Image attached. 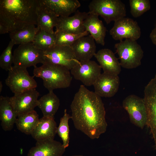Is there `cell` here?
Returning a JSON list of instances; mask_svg holds the SVG:
<instances>
[{
  "label": "cell",
  "mask_w": 156,
  "mask_h": 156,
  "mask_svg": "<svg viewBox=\"0 0 156 156\" xmlns=\"http://www.w3.org/2000/svg\"><path fill=\"white\" fill-rule=\"evenodd\" d=\"M71 116L76 129L91 139H98L107 126L101 97L81 85L70 105Z\"/></svg>",
  "instance_id": "1"
},
{
  "label": "cell",
  "mask_w": 156,
  "mask_h": 156,
  "mask_svg": "<svg viewBox=\"0 0 156 156\" xmlns=\"http://www.w3.org/2000/svg\"><path fill=\"white\" fill-rule=\"evenodd\" d=\"M39 3V0H0V23L10 33L27 25L37 26Z\"/></svg>",
  "instance_id": "2"
},
{
  "label": "cell",
  "mask_w": 156,
  "mask_h": 156,
  "mask_svg": "<svg viewBox=\"0 0 156 156\" xmlns=\"http://www.w3.org/2000/svg\"><path fill=\"white\" fill-rule=\"evenodd\" d=\"M40 67H34L33 77L41 78L44 87L49 91L68 88L72 80L70 70L63 66L44 62Z\"/></svg>",
  "instance_id": "3"
},
{
  "label": "cell",
  "mask_w": 156,
  "mask_h": 156,
  "mask_svg": "<svg viewBox=\"0 0 156 156\" xmlns=\"http://www.w3.org/2000/svg\"><path fill=\"white\" fill-rule=\"evenodd\" d=\"M89 13L101 17L107 24L126 15L125 4L120 0H93L88 5Z\"/></svg>",
  "instance_id": "4"
},
{
  "label": "cell",
  "mask_w": 156,
  "mask_h": 156,
  "mask_svg": "<svg viewBox=\"0 0 156 156\" xmlns=\"http://www.w3.org/2000/svg\"><path fill=\"white\" fill-rule=\"evenodd\" d=\"M121 66L133 69L141 65L144 51L136 41L129 39L120 41L114 45Z\"/></svg>",
  "instance_id": "5"
},
{
  "label": "cell",
  "mask_w": 156,
  "mask_h": 156,
  "mask_svg": "<svg viewBox=\"0 0 156 156\" xmlns=\"http://www.w3.org/2000/svg\"><path fill=\"white\" fill-rule=\"evenodd\" d=\"M8 71L5 83L14 94L35 89L37 87L34 77L30 76L26 68L14 66Z\"/></svg>",
  "instance_id": "6"
},
{
  "label": "cell",
  "mask_w": 156,
  "mask_h": 156,
  "mask_svg": "<svg viewBox=\"0 0 156 156\" xmlns=\"http://www.w3.org/2000/svg\"><path fill=\"white\" fill-rule=\"evenodd\" d=\"M43 51L34 46L33 42L20 44L13 54V64L16 66L27 68L42 63Z\"/></svg>",
  "instance_id": "7"
},
{
  "label": "cell",
  "mask_w": 156,
  "mask_h": 156,
  "mask_svg": "<svg viewBox=\"0 0 156 156\" xmlns=\"http://www.w3.org/2000/svg\"><path fill=\"white\" fill-rule=\"evenodd\" d=\"M122 105L132 124L142 129L147 125V114L143 98L130 94L124 99Z\"/></svg>",
  "instance_id": "8"
},
{
  "label": "cell",
  "mask_w": 156,
  "mask_h": 156,
  "mask_svg": "<svg viewBox=\"0 0 156 156\" xmlns=\"http://www.w3.org/2000/svg\"><path fill=\"white\" fill-rule=\"evenodd\" d=\"M43 62L65 67L70 70L79 62L70 46L55 45L43 51Z\"/></svg>",
  "instance_id": "9"
},
{
  "label": "cell",
  "mask_w": 156,
  "mask_h": 156,
  "mask_svg": "<svg viewBox=\"0 0 156 156\" xmlns=\"http://www.w3.org/2000/svg\"><path fill=\"white\" fill-rule=\"evenodd\" d=\"M109 34L115 40L125 39L136 41L141 36V30L136 21L124 17L114 22Z\"/></svg>",
  "instance_id": "10"
},
{
  "label": "cell",
  "mask_w": 156,
  "mask_h": 156,
  "mask_svg": "<svg viewBox=\"0 0 156 156\" xmlns=\"http://www.w3.org/2000/svg\"><path fill=\"white\" fill-rule=\"evenodd\" d=\"M144 94L147 114L146 126L152 135L156 151V73L145 87Z\"/></svg>",
  "instance_id": "11"
},
{
  "label": "cell",
  "mask_w": 156,
  "mask_h": 156,
  "mask_svg": "<svg viewBox=\"0 0 156 156\" xmlns=\"http://www.w3.org/2000/svg\"><path fill=\"white\" fill-rule=\"evenodd\" d=\"M101 68L96 62L79 61L70 70L74 78L86 86L93 85L101 74Z\"/></svg>",
  "instance_id": "12"
},
{
  "label": "cell",
  "mask_w": 156,
  "mask_h": 156,
  "mask_svg": "<svg viewBox=\"0 0 156 156\" xmlns=\"http://www.w3.org/2000/svg\"><path fill=\"white\" fill-rule=\"evenodd\" d=\"M39 95L35 88L10 97V103L17 117L34 110L38 106Z\"/></svg>",
  "instance_id": "13"
},
{
  "label": "cell",
  "mask_w": 156,
  "mask_h": 156,
  "mask_svg": "<svg viewBox=\"0 0 156 156\" xmlns=\"http://www.w3.org/2000/svg\"><path fill=\"white\" fill-rule=\"evenodd\" d=\"M71 16L58 17L55 27V31L72 34L83 33L85 31L83 22L88 12H81L77 10Z\"/></svg>",
  "instance_id": "14"
},
{
  "label": "cell",
  "mask_w": 156,
  "mask_h": 156,
  "mask_svg": "<svg viewBox=\"0 0 156 156\" xmlns=\"http://www.w3.org/2000/svg\"><path fill=\"white\" fill-rule=\"evenodd\" d=\"M120 83L118 75L101 73L93 84L94 92L101 97H111L117 92Z\"/></svg>",
  "instance_id": "15"
},
{
  "label": "cell",
  "mask_w": 156,
  "mask_h": 156,
  "mask_svg": "<svg viewBox=\"0 0 156 156\" xmlns=\"http://www.w3.org/2000/svg\"><path fill=\"white\" fill-rule=\"evenodd\" d=\"M70 47L79 61L90 60L96 53L95 41L89 34L79 38Z\"/></svg>",
  "instance_id": "16"
},
{
  "label": "cell",
  "mask_w": 156,
  "mask_h": 156,
  "mask_svg": "<svg viewBox=\"0 0 156 156\" xmlns=\"http://www.w3.org/2000/svg\"><path fill=\"white\" fill-rule=\"evenodd\" d=\"M65 149L62 144L54 140L36 141L27 156H62Z\"/></svg>",
  "instance_id": "17"
},
{
  "label": "cell",
  "mask_w": 156,
  "mask_h": 156,
  "mask_svg": "<svg viewBox=\"0 0 156 156\" xmlns=\"http://www.w3.org/2000/svg\"><path fill=\"white\" fill-rule=\"evenodd\" d=\"M58 17L69 16L81 6L77 0H40Z\"/></svg>",
  "instance_id": "18"
},
{
  "label": "cell",
  "mask_w": 156,
  "mask_h": 156,
  "mask_svg": "<svg viewBox=\"0 0 156 156\" xmlns=\"http://www.w3.org/2000/svg\"><path fill=\"white\" fill-rule=\"evenodd\" d=\"M94 57L103 69V73L116 75H118L120 73L121 66L120 62L110 49H100L96 53Z\"/></svg>",
  "instance_id": "19"
},
{
  "label": "cell",
  "mask_w": 156,
  "mask_h": 156,
  "mask_svg": "<svg viewBox=\"0 0 156 156\" xmlns=\"http://www.w3.org/2000/svg\"><path fill=\"white\" fill-rule=\"evenodd\" d=\"M57 128L54 118L43 116L39 119L31 135L36 141L54 140Z\"/></svg>",
  "instance_id": "20"
},
{
  "label": "cell",
  "mask_w": 156,
  "mask_h": 156,
  "mask_svg": "<svg viewBox=\"0 0 156 156\" xmlns=\"http://www.w3.org/2000/svg\"><path fill=\"white\" fill-rule=\"evenodd\" d=\"M98 17L97 15L88 13L83 25L86 31L90 34L96 43L104 46L107 30Z\"/></svg>",
  "instance_id": "21"
},
{
  "label": "cell",
  "mask_w": 156,
  "mask_h": 156,
  "mask_svg": "<svg viewBox=\"0 0 156 156\" xmlns=\"http://www.w3.org/2000/svg\"><path fill=\"white\" fill-rule=\"evenodd\" d=\"M39 3L37 10L38 25L40 29L54 33L53 28L56 26L58 17L52 11L42 4Z\"/></svg>",
  "instance_id": "22"
},
{
  "label": "cell",
  "mask_w": 156,
  "mask_h": 156,
  "mask_svg": "<svg viewBox=\"0 0 156 156\" xmlns=\"http://www.w3.org/2000/svg\"><path fill=\"white\" fill-rule=\"evenodd\" d=\"M10 97L0 96V120L3 129L5 131L12 129L17 117L10 102Z\"/></svg>",
  "instance_id": "23"
},
{
  "label": "cell",
  "mask_w": 156,
  "mask_h": 156,
  "mask_svg": "<svg viewBox=\"0 0 156 156\" xmlns=\"http://www.w3.org/2000/svg\"><path fill=\"white\" fill-rule=\"evenodd\" d=\"M60 105L59 98L53 91H50L38 99L37 106L41 110L43 116L54 118Z\"/></svg>",
  "instance_id": "24"
},
{
  "label": "cell",
  "mask_w": 156,
  "mask_h": 156,
  "mask_svg": "<svg viewBox=\"0 0 156 156\" xmlns=\"http://www.w3.org/2000/svg\"><path fill=\"white\" fill-rule=\"evenodd\" d=\"M39 27L35 25H27L15 31L10 33V37L15 44H21L33 42Z\"/></svg>",
  "instance_id": "25"
},
{
  "label": "cell",
  "mask_w": 156,
  "mask_h": 156,
  "mask_svg": "<svg viewBox=\"0 0 156 156\" xmlns=\"http://www.w3.org/2000/svg\"><path fill=\"white\" fill-rule=\"evenodd\" d=\"M39 119L34 110L18 116L15 124L17 128L26 134L31 135L37 125Z\"/></svg>",
  "instance_id": "26"
},
{
  "label": "cell",
  "mask_w": 156,
  "mask_h": 156,
  "mask_svg": "<svg viewBox=\"0 0 156 156\" xmlns=\"http://www.w3.org/2000/svg\"><path fill=\"white\" fill-rule=\"evenodd\" d=\"M55 33H51L40 29L33 42L37 48L44 51L55 45Z\"/></svg>",
  "instance_id": "27"
},
{
  "label": "cell",
  "mask_w": 156,
  "mask_h": 156,
  "mask_svg": "<svg viewBox=\"0 0 156 156\" xmlns=\"http://www.w3.org/2000/svg\"><path fill=\"white\" fill-rule=\"evenodd\" d=\"M55 45L70 46L79 38L88 35L89 33L86 31L84 32L77 34L68 33L64 32L55 31Z\"/></svg>",
  "instance_id": "28"
},
{
  "label": "cell",
  "mask_w": 156,
  "mask_h": 156,
  "mask_svg": "<svg viewBox=\"0 0 156 156\" xmlns=\"http://www.w3.org/2000/svg\"><path fill=\"white\" fill-rule=\"evenodd\" d=\"M71 117L67 112V109L64 110L63 116L60 119V123L57 128V133L62 141V144L65 148L69 145V129L68 121Z\"/></svg>",
  "instance_id": "29"
},
{
  "label": "cell",
  "mask_w": 156,
  "mask_h": 156,
  "mask_svg": "<svg viewBox=\"0 0 156 156\" xmlns=\"http://www.w3.org/2000/svg\"><path fill=\"white\" fill-rule=\"evenodd\" d=\"M130 12L133 17H138L151 8L149 0H130Z\"/></svg>",
  "instance_id": "30"
},
{
  "label": "cell",
  "mask_w": 156,
  "mask_h": 156,
  "mask_svg": "<svg viewBox=\"0 0 156 156\" xmlns=\"http://www.w3.org/2000/svg\"><path fill=\"white\" fill-rule=\"evenodd\" d=\"M15 44L11 40L0 56V67L6 71H8L12 67L13 64V56L12 50Z\"/></svg>",
  "instance_id": "31"
},
{
  "label": "cell",
  "mask_w": 156,
  "mask_h": 156,
  "mask_svg": "<svg viewBox=\"0 0 156 156\" xmlns=\"http://www.w3.org/2000/svg\"><path fill=\"white\" fill-rule=\"evenodd\" d=\"M150 38L152 43L156 45V25L150 33Z\"/></svg>",
  "instance_id": "32"
},
{
  "label": "cell",
  "mask_w": 156,
  "mask_h": 156,
  "mask_svg": "<svg viewBox=\"0 0 156 156\" xmlns=\"http://www.w3.org/2000/svg\"><path fill=\"white\" fill-rule=\"evenodd\" d=\"M9 32L8 27L3 23H0V34H3Z\"/></svg>",
  "instance_id": "33"
},
{
  "label": "cell",
  "mask_w": 156,
  "mask_h": 156,
  "mask_svg": "<svg viewBox=\"0 0 156 156\" xmlns=\"http://www.w3.org/2000/svg\"><path fill=\"white\" fill-rule=\"evenodd\" d=\"M3 84H2V82H0V93H1V92L2 91V88H3Z\"/></svg>",
  "instance_id": "34"
},
{
  "label": "cell",
  "mask_w": 156,
  "mask_h": 156,
  "mask_svg": "<svg viewBox=\"0 0 156 156\" xmlns=\"http://www.w3.org/2000/svg\"><path fill=\"white\" fill-rule=\"evenodd\" d=\"M72 156H83L82 155H73Z\"/></svg>",
  "instance_id": "35"
}]
</instances>
